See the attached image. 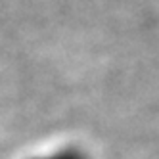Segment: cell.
<instances>
[{
    "label": "cell",
    "instance_id": "6da1fadb",
    "mask_svg": "<svg viewBox=\"0 0 159 159\" xmlns=\"http://www.w3.org/2000/svg\"><path fill=\"white\" fill-rule=\"evenodd\" d=\"M58 159H81V157H75V155H61Z\"/></svg>",
    "mask_w": 159,
    "mask_h": 159
}]
</instances>
